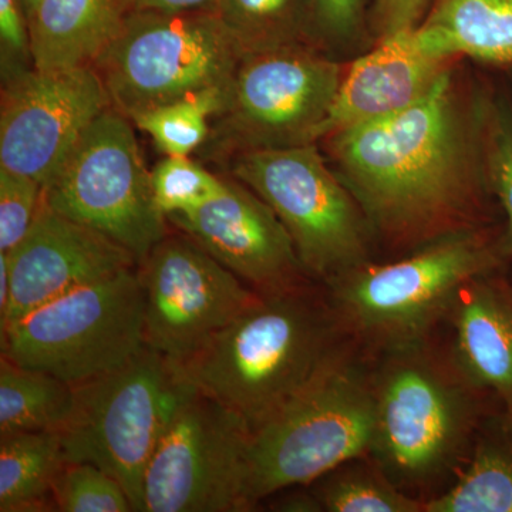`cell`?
<instances>
[{"label":"cell","mask_w":512,"mask_h":512,"mask_svg":"<svg viewBox=\"0 0 512 512\" xmlns=\"http://www.w3.org/2000/svg\"><path fill=\"white\" fill-rule=\"evenodd\" d=\"M73 384L43 372L0 360V436L59 431L73 412Z\"/></svg>","instance_id":"22"},{"label":"cell","mask_w":512,"mask_h":512,"mask_svg":"<svg viewBox=\"0 0 512 512\" xmlns=\"http://www.w3.org/2000/svg\"><path fill=\"white\" fill-rule=\"evenodd\" d=\"M433 55L512 63V0H434L414 29Z\"/></svg>","instance_id":"20"},{"label":"cell","mask_w":512,"mask_h":512,"mask_svg":"<svg viewBox=\"0 0 512 512\" xmlns=\"http://www.w3.org/2000/svg\"><path fill=\"white\" fill-rule=\"evenodd\" d=\"M414 29L379 39L372 52L350 64L322 138L410 109L451 72L454 59L427 52Z\"/></svg>","instance_id":"17"},{"label":"cell","mask_w":512,"mask_h":512,"mask_svg":"<svg viewBox=\"0 0 512 512\" xmlns=\"http://www.w3.org/2000/svg\"><path fill=\"white\" fill-rule=\"evenodd\" d=\"M111 104L93 66L35 67L2 82L0 168L45 187Z\"/></svg>","instance_id":"13"},{"label":"cell","mask_w":512,"mask_h":512,"mask_svg":"<svg viewBox=\"0 0 512 512\" xmlns=\"http://www.w3.org/2000/svg\"><path fill=\"white\" fill-rule=\"evenodd\" d=\"M315 28L336 39H346L359 26L365 0H309Z\"/></svg>","instance_id":"32"},{"label":"cell","mask_w":512,"mask_h":512,"mask_svg":"<svg viewBox=\"0 0 512 512\" xmlns=\"http://www.w3.org/2000/svg\"><path fill=\"white\" fill-rule=\"evenodd\" d=\"M59 431L0 436V511H56L53 485L64 464Z\"/></svg>","instance_id":"21"},{"label":"cell","mask_w":512,"mask_h":512,"mask_svg":"<svg viewBox=\"0 0 512 512\" xmlns=\"http://www.w3.org/2000/svg\"><path fill=\"white\" fill-rule=\"evenodd\" d=\"M484 170L487 185L500 198L508 220L512 251V113L488 104L484 124Z\"/></svg>","instance_id":"30"},{"label":"cell","mask_w":512,"mask_h":512,"mask_svg":"<svg viewBox=\"0 0 512 512\" xmlns=\"http://www.w3.org/2000/svg\"><path fill=\"white\" fill-rule=\"evenodd\" d=\"M218 0H131V10L156 12H214Z\"/></svg>","instance_id":"34"},{"label":"cell","mask_w":512,"mask_h":512,"mask_svg":"<svg viewBox=\"0 0 512 512\" xmlns=\"http://www.w3.org/2000/svg\"><path fill=\"white\" fill-rule=\"evenodd\" d=\"M275 510L278 511H292V512H312L323 511L318 497H312L308 494H292L288 497L282 498L281 501H276Z\"/></svg>","instance_id":"35"},{"label":"cell","mask_w":512,"mask_h":512,"mask_svg":"<svg viewBox=\"0 0 512 512\" xmlns=\"http://www.w3.org/2000/svg\"><path fill=\"white\" fill-rule=\"evenodd\" d=\"M168 222L197 242L258 293L296 288L305 271L295 245L274 210L237 178L200 207Z\"/></svg>","instance_id":"15"},{"label":"cell","mask_w":512,"mask_h":512,"mask_svg":"<svg viewBox=\"0 0 512 512\" xmlns=\"http://www.w3.org/2000/svg\"><path fill=\"white\" fill-rule=\"evenodd\" d=\"M131 12V0H39L29 18L37 70L93 66Z\"/></svg>","instance_id":"18"},{"label":"cell","mask_w":512,"mask_h":512,"mask_svg":"<svg viewBox=\"0 0 512 512\" xmlns=\"http://www.w3.org/2000/svg\"><path fill=\"white\" fill-rule=\"evenodd\" d=\"M22 2L23 8L26 10V15H28V19L32 16L33 10H35L37 3L39 0H20Z\"/></svg>","instance_id":"36"},{"label":"cell","mask_w":512,"mask_h":512,"mask_svg":"<svg viewBox=\"0 0 512 512\" xmlns=\"http://www.w3.org/2000/svg\"><path fill=\"white\" fill-rule=\"evenodd\" d=\"M217 15L244 55L313 46L309 0H218Z\"/></svg>","instance_id":"23"},{"label":"cell","mask_w":512,"mask_h":512,"mask_svg":"<svg viewBox=\"0 0 512 512\" xmlns=\"http://www.w3.org/2000/svg\"><path fill=\"white\" fill-rule=\"evenodd\" d=\"M2 356L82 384L114 372L144 349V299L137 268L74 289L0 335Z\"/></svg>","instance_id":"6"},{"label":"cell","mask_w":512,"mask_h":512,"mask_svg":"<svg viewBox=\"0 0 512 512\" xmlns=\"http://www.w3.org/2000/svg\"><path fill=\"white\" fill-rule=\"evenodd\" d=\"M431 0H377L375 28L379 39L412 30L429 12Z\"/></svg>","instance_id":"33"},{"label":"cell","mask_w":512,"mask_h":512,"mask_svg":"<svg viewBox=\"0 0 512 512\" xmlns=\"http://www.w3.org/2000/svg\"><path fill=\"white\" fill-rule=\"evenodd\" d=\"M148 348L184 365L258 298L185 234L167 235L137 266Z\"/></svg>","instance_id":"12"},{"label":"cell","mask_w":512,"mask_h":512,"mask_svg":"<svg viewBox=\"0 0 512 512\" xmlns=\"http://www.w3.org/2000/svg\"><path fill=\"white\" fill-rule=\"evenodd\" d=\"M497 262L483 235L460 229L400 261L363 264L333 279L336 308L365 338L410 348L451 308L464 285L490 272Z\"/></svg>","instance_id":"7"},{"label":"cell","mask_w":512,"mask_h":512,"mask_svg":"<svg viewBox=\"0 0 512 512\" xmlns=\"http://www.w3.org/2000/svg\"><path fill=\"white\" fill-rule=\"evenodd\" d=\"M375 429V390L333 356L301 392L251 429L249 508L362 457L372 450Z\"/></svg>","instance_id":"3"},{"label":"cell","mask_w":512,"mask_h":512,"mask_svg":"<svg viewBox=\"0 0 512 512\" xmlns=\"http://www.w3.org/2000/svg\"><path fill=\"white\" fill-rule=\"evenodd\" d=\"M333 356L328 315L296 286L258 293L181 369L192 386L254 429L301 392Z\"/></svg>","instance_id":"2"},{"label":"cell","mask_w":512,"mask_h":512,"mask_svg":"<svg viewBox=\"0 0 512 512\" xmlns=\"http://www.w3.org/2000/svg\"><path fill=\"white\" fill-rule=\"evenodd\" d=\"M249 439L247 421L192 386L148 463L141 512L251 511Z\"/></svg>","instance_id":"10"},{"label":"cell","mask_w":512,"mask_h":512,"mask_svg":"<svg viewBox=\"0 0 512 512\" xmlns=\"http://www.w3.org/2000/svg\"><path fill=\"white\" fill-rule=\"evenodd\" d=\"M43 204V185L0 168V252L9 254L32 228Z\"/></svg>","instance_id":"29"},{"label":"cell","mask_w":512,"mask_h":512,"mask_svg":"<svg viewBox=\"0 0 512 512\" xmlns=\"http://www.w3.org/2000/svg\"><path fill=\"white\" fill-rule=\"evenodd\" d=\"M323 511L421 512L424 503L407 497L383 473L369 467H352L328 478L319 488Z\"/></svg>","instance_id":"26"},{"label":"cell","mask_w":512,"mask_h":512,"mask_svg":"<svg viewBox=\"0 0 512 512\" xmlns=\"http://www.w3.org/2000/svg\"><path fill=\"white\" fill-rule=\"evenodd\" d=\"M53 501L56 511L63 512L134 511L116 478L83 461H66L53 485Z\"/></svg>","instance_id":"27"},{"label":"cell","mask_w":512,"mask_h":512,"mask_svg":"<svg viewBox=\"0 0 512 512\" xmlns=\"http://www.w3.org/2000/svg\"><path fill=\"white\" fill-rule=\"evenodd\" d=\"M154 200L165 218L200 207L220 194L225 178L215 177L190 157L165 156L151 170Z\"/></svg>","instance_id":"28"},{"label":"cell","mask_w":512,"mask_h":512,"mask_svg":"<svg viewBox=\"0 0 512 512\" xmlns=\"http://www.w3.org/2000/svg\"><path fill=\"white\" fill-rule=\"evenodd\" d=\"M74 389L73 412L59 430L66 460L109 473L141 512L148 463L192 384L181 365L146 345L127 365Z\"/></svg>","instance_id":"5"},{"label":"cell","mask_w":512,"mask_h":512,"mask_svg":"<svg viewBox=\"0 0 512 512\" xmlns=\"http://www.w3.org/2000/svg\"><path fill=\"white\" fill-rule=\"evenodd\" d=\"M376 393L372 450L399 477L436 473L456 451L467 424L460 392L436 367L407 359L390 367Z\"/></svg>","instance_id":"14"},{"label":"cell","mask_w":512,"mask_h":512,"mask_svg":"<svg viewBox=\"0 0 512 512\" xmlns=\"http://www.w3.org/2000/svg\"><path fill=\"white\" fill-rule=\"evenodd\" d=\"M487 106L467 104L450 72L410 109L325 138L369 227L406 245L466 229L487 184Z\"/></svg>","instance_id":"1"},{"label":"cell","mask_w":512,"mask_h":512,"mask_svg":"<svg viewBox=\"0 0 512 512\" xmlns=\"http://www.w3.org/2000/svg\"><path fill=\"white\" fill-rule=\"evenodd\" d=\"M2 82L35 67L29 19L20 0H0Z\"/></svg>","instance_id":"31"},{"label":"cell","mask_w":512,"mask_h":512,"mask_svg":"<svg viewBox=\"0 0 512 512\" xmlns=\"http://www.w3.org/2000/svg\"><path fill=\"white\" fill-rule=\"evenodd\" d=\"M244 56L217 13L131 10L93 67L114 109L131 120L185 97L229 92Z\"/></svg>","instance_id":"4"},{"label":"cell","mask_w":512,"mask_h":512,"mask_svg":"<svg viewBox=\"0 0 512 512\" xmlns=\"http://www.w3.org/2000/svg\"><path fill=\"white\" fill-rule=\"evenodd\" d=\"M10 301L0 335L46 303L138 262L100 232L64 217L43 200L25 239L8 254Z\"/></svg>","instance_id":"16"},{"label":"cell","mask_w":512,"mask_h":512,"mask_svg":"<svg viewBox=\"0 0 512 512\" xmlns=\"http://www.w3.org/2000/svg\"><path fill=\"white\" fill-rule=\"evenodd\" d=\"M225 90H211L137 114L131 121L153 138L165 156L190 157L210 136V117L227 104Z\"/></svg>","instance_id":"25"},{"label":"cell","mask_w":512,"mask_h":512,"mask_svg":"<svg viewBox=\"0 0 512 512\" xmlns=\"http://www.w3.org/2000/svg\"><path fill=\"white\" fill-rule=\"evenodd\" d=\"M232 175L278 215L309 274L332 282L366 264L369 224L315 144L235 154Z\"/></svg>","instance_id":"9"},{"label":"cell","mask_w":512,"mask_h":512,"mask_svg":"<svg viewBox=\"0 0 512 512\" xmlns=\"http://www.w3.org/2000/svg\"><path fill=\"white\" fill-rule=\"evenodd\" d=\"M43 200L127 249L138 264L168 235L131 120L113 106L47 181Z\"/></svg>","instance_id":"8"},{"label":"cell","mask_w":512,"mask_h":512,"mask_svg":"<svg viewBox=\"0 0 512 512\" xmlns=\"http://www.w3.org/2000/svg\"><path fill=\"white\" fill-rule=\"evenodd\" d=\"M458 363L471 382L494 390L512 413V301L480 278L453 302Z\"/></svg>","instance_id":"19"},{"label":"cell","mask_w":512,"mask_h":512,"mask_svg":"<svg viewBox=\"0 0 512 512\" xmlns=\"http://www.w3.org/2000/svg\"><path fill=\"white\" fill-rule=\"evenodd\" d=\"M426 512H512V446L490 444L478 451L456 484L424 503Z\"/></svg>","instance_id":"24"},{"label":"cell","mask_w":512,"mask_h":512,"mask_svg":"<svg viewBox=\"0 0 512 512\" xmlns=\"http://www.w3.org/2000/svg\"><path fill=\"white\" fill-rule=\"evenodd\" d=\"M345 72L315 46L245 55L215 116L218 141L235 154L315 144Z\"/></svg>","instance_id":"11"}]
</instances>
